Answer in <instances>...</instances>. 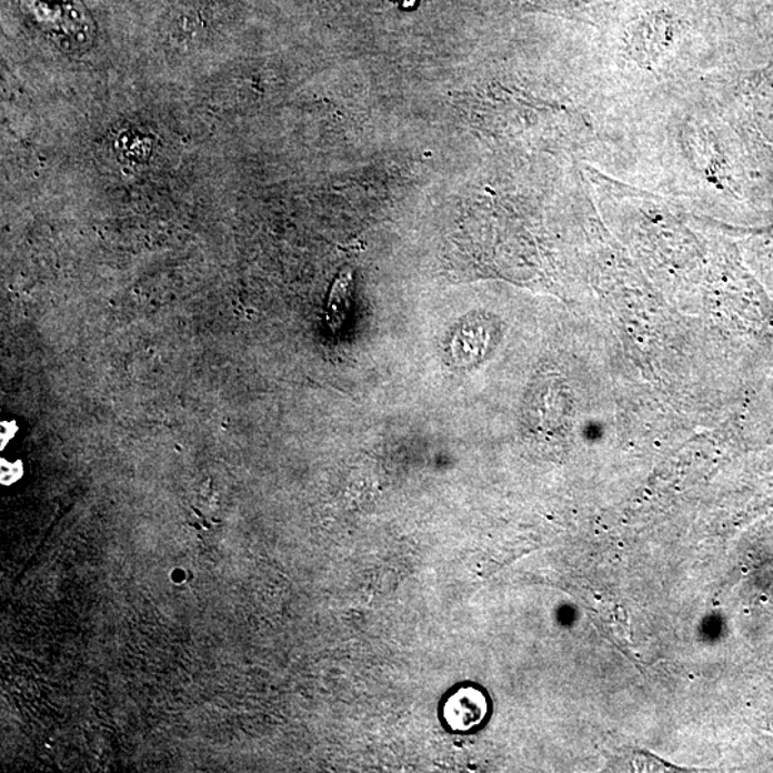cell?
<instances>
[{"mask_svg":"<svg viewBox=\"0 0 773 773\" xmlns=\"http://www.w3.org/2000/svg\"><path fill=\"white\" fill-rule=\"evenodd\" d=\"M489 713L488 697L474 687H462L454 692L443 707L444 721L453 731L474 730Z\"/></svg>","mask_w":773,"mask_h":773,"instance_id":"1","label":"cell"},{"mask_svg":"<svg viewBox=\"0 0 773 773\" xmlns=\"http://www.w3.org/2000/svg\"><path fill=\"white\" fill-rule=\"evenodd\" d=\"M351 285H353V272H341L330 292L329 305H327V322L333 331L340 330L347 319L351 304Z\"/></svg>","mask_w":773,"mask_h":773,"instance_id":"2","label":"cell"},{"mask_svg":"<svg viewBox=\"0 0 773 773\" xmlns=\"http://www.w3.org/2000/svg\"><path fill=\"white\" fill-rule=\"evenodd\" d=\"M19 475H21V468H19L18 463L11 464L2 462L3 484H11L13 482H17Z\"/></svg>","mask_w":773,"mask_h":773,"instance_id":"3","label":"cell"}]
</instances>
